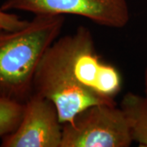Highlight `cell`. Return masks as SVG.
<instances>
[{"label": "cell", "instance_id": "obj_9", "mask_svg": "<svg viewBox=\"0 0 147 147\" xmlns=\"http://www.w3.org/2000/svg\"><path fill=\"white\" fill-rule=\"evenodd\" d=\"M145 92H146L145 96H147V69L146 71V76H145Z\"/></svg>", "mask_w": 147, "mask_h": 147}, {"label": "cell", "instance_id": "obj_3", "mask_svg": "<svg viewBox=\"0 0 147 147\" xmlns=\"http://www.w3.org/2000/svg\"><path fill=\"white\" fill-rule=\"evenodd\" d=\"M132 142L130 124L122 108L98 104L63 124L61 147H128Z\"/></svg>", "mask_w": 147, "mask_h": 147}, {"label": "cell", "instance_id": "obj_2", "mask_svg": "<svg viewBox=\"0 0 147 147\" xmlns=\"http://www.w3.org/2000/svg\"><path fill=\"white\" fill-rule=\"evenodd\" d=\"M64 16L35 15L16 30L0 28V97L25 103L47 48L62 30Z\"/></svg>", "mask_w": 147, "mask_h": 147}, {"label": "cell", "instance_id": "obj_6", "mask_svg": "<svg viewBox=\"0 0 147 147\" xmlns=\"http://www.w3.org/2000/svg\"><path fill=\"white\" fill-rule=\"evenodd\" d=\"M120 107L128 119L133 142L147 147V96L127 93L121 100Z\"/></svg>", "mask_w": 147, "mask_h": 147}, {"label": "cell", "instance_id": "obj_1", "mask_svg": "<svg viewBox=\"0 0 147 147\" xmlns=\"http://www.w3.org/2000/svg\"><path fill=\"white\" fill-rule=\"evenodd\" d=\"M121 89L119 70L101 60L92 33L83 26L47 48L33 82V93L53 101L62 125L89 106L116 105Z\"/></svg>", "mask_w": 147, "mask_h": 147}, {"label": "cell", "instance_id": "obj_5", "mask_svg": "<svg viewBox=\"0 0 147 147\" xmlns=\"http://www.w3.org/2000/svg\"><path fill=\"white\" fill-rule=\"evenodd\" d=\"M63 125L53 101L33 93L25 102L21 123L2 138V147H61Z\"/></svg>", "mask_w": 147, "mask_h": 147}, {"label": "cell", "instance_id": "obj_8", "mask_svg": "<svg viewBox=\"0 0 147 147\" xmlns=\"http://www.w3.org/2000/svg\"><path fill=\"white\" fill-rule=\"evenodd\" d=\"M28 22L29 21L21 20L16 14L9 13L0 7V28L16 30L26 26Z\"/></svg>", "mask_w": 147, "mask_h": 147}, {"label": "cell", "instance_id": "obj_7", "mask_svg": "<svg viewBox=\"0 0 147 147\" xmlns=\"http://www.w3.org/2000/svg\"><path fill=\"white\" fill-rule=\"evenodd\" d=\"M25 103L0 97V138L16 130L21 123Z\"/></svg>", "mask_w": 147, "mask_h": 147}, {"label": "cell", "instance_id": "obj_4", "mask_svg": "<svg viewBox=\"0 0 147 147\" xmlns=\"http://www.w3.org/2000/svg\"><path fill=\"white\" fill-rule=\"evenodd\" d=\"M3 10H19L35 15H76L101 26L121 29L130 14L127 0H6Z\"/></svg>", "mask_w": 147, "mask_h": 147}]
</instances>
